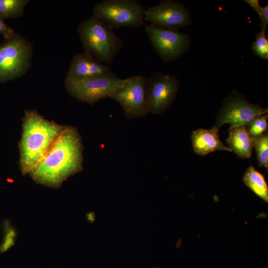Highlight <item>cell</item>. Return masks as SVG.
<instances>
[{
	"label": "cell",
	"instance_id": "10",
	"mask_svg": "<svg viewBox=\"0 0 268 268\" xmlns=\"http://www.w3.org/2000/svg\"><path fill=\"white\" fill-rule=\"evenodd\" d=\"M146 81L147 78L142 75L129 77L113 96L112 98L120 105L127 118H141L148 114L146 102Z\"/></svg>",
	"mask_w": 268,
	"mask_h": 268
},
{
	"label": "cell",
	"instance_id": "14",
	"mask_svg": "<svg viewBox=\"0 0 268 268\" xmlns=\"http://www.w3.org/2000/svg\"><path fill=\"white\" fill-rule=\"evenodd\" d=\"M229 130L226 139L228 148L241 158L251 157L254 145V138L248 134L245 125L235 127Z\"/></svg>",
	"mask_w": 268,
	"mask_h": 268
},
{
	"label": "cell",
	"instance_id": "11",
	"mask_svg": "<svg viewBox=\"0 0 268 268\" xmlns=\"http://www.w3.org/2000/svg\"><path fill=\"white\" fill-rule=\"evenodd\" d=\"M144 20L157 27L175 31L192 22L189 11L182 3L174 0H162L148 7L145 10Z\"/></svg>",
	"mask_w": 268,
	"mask_h": 268
},
{
	"label": "cell",
	"instance_id": "9",
	"mask_svg": "<svg viewBox=\"0 0 268 268\" xmlns=\"http://www.w3.org/2000/svg\"><path fill=\"white\" fill-rule=\"evenodd\" d=\"M152 47L164 62L175 61L188 50L191 43L188 34L160 28L153 24L145 26Z\"/></svg>",
	"mask_w": 268,
	"mask_h": 268
},
{
	"label": "cell",
	"instance_id": "21",
	"mask_svg": "<svg viewBox=\"0 0 268 268\" xmlns=\"http://www.w3.org/2000/svg\"><path fill=\"white\" fill-rule=\"evenodd\" d=\"M16 32L7 25L4 20L0 16V35H2L4 41L8 40L14 36Z\"/></svg>",
	"mask_w": 268,
	"mask_h": 268
},
{
	"label": "cell",
	"instance_id": "1",
	"mask_svg": "<svg viewBox=\"0 0 268 268\" xmlns=\"http://www.w3.org/2000/svg\"><path fill=\"white\" fill-rule=\"evenodd\" d=\"M82 154L83 145L77 130L64 127L49 151L29 174L38 183L58 187L82 169Z\"/></svg>",
	"mask_w": 268,
	"mask_h": 268
},
{
	"label": "cell",
	"instance_id": "2",
	"mask_svg": "<svg viewBox=\"0 0 268 268\" xmlns=\"http://www.w3.org/2000/svg\"><path fill=\"white\" fill-rule=\"evenodd\" d=\"M20 142V169L29 174L46 155L64 126L50 121L35 110H25Z\"/></svg>",
	"mask_w": 268,
	"mask_h": 268
},
{
	"label": "cell",
	"instance_id": "20",
	"mask_svg": "<svg viewBox=\"0 0 268 268\" xmlns=\"http://www.w3.org/2000/svg\"><path fill=\"white\" fill-rule=\"evenodd\" d=\"M259 16L261 22V30L266 31L268 24V5L262 6L258 0H245Z\"/></svg>",
	"mask_w": 268,
	"mask_h": 268
},
{
	"label": "cell",
	"instance_id": "16",
	"mask_svg": "<svg viewBox=\"0 0 268 268\" xmlns=\"http://www.w3.org/2000/svg\"><path fill=\"white\" fill-rule=\"evenodd\" d=\"M29 2V0H0V16L3 20L20 17Z\"/></svg>",
	"mask_w": 268,
	"mask_h": 268
},
{
	"label": "cell",
	"instance_id": "5",
	"mask_svg": "<svg viewBox=\"0 0 268 268\" xmlns=\"http://www.w3.org/2000/svg\"><path fill=\"white\" fill-rule=\"evenodd\" d=\"M32 53L31 43L17 33L0 44V82L25 74L30 67Z\"/></svg>",
	"mask_w": 268,
	"mask_h": 268
},
{
	"label": "cell",
	"instance_id": "7",
	"mask_svg": "<svg viewBox=\"0 0 268 268\" xmlns=\"http://www.w3.org/2000/svg\"><path fill=\"white\" fill-rule=\"evenodd\" d=\"M267 113V109L250 103L241 94L233 90L224 99L214 127L219 130L226 123L230 124L229 129L246 125L256 117Z\"/></svg>",
	"mask_w": 268,
	"mask_h": 268
},
{
	"label": "cell",
	"instance_id": "4",
	"mask_svg": "<svg viewBox=\"0 0 268 268\" xmlns=\"http://www.w3.org/2000/svg\"><path fill=\"white\" fill-rule=\"evenodd\" d=\"M145 10L136 0H104L94 5L92 15L113 29H137L144 25Z\"/></svg>",
	"mask_w": 268,
	"mask_h": 268
},
{
	"label": "cell",
	"instance_id": "19",
	"mask_svg": "<svg viewBox=\"0 0 268 268\" xmlns=\"http://www.w3.org/2000/svg\"><path fill=\"white\" fill-rule=\"evenodd\" d=\"M266 31L261 30L257 35L252 46L254 54L261 58L268 59V39Z\"/></svg>",
	"mask_w": 268,
	"mask_h": 268
},
{
	"label": "cell",
	"instance_id": "8",
	"mask_svg": "<svg viewBox=\"0 0 268 268\" xmlns=\"http://www.w3.org/2000/svg\"><path fill=\"white\" fill-rule=\"evenodd\" d=\"M179 85L174 75L156 72L147 78L146 102L148 113L160 114L168 109L175 100Z\"/></svg>",
	"mask_w": 268,
	"mask_h": 268
},
{
	"label": "cell",
	"instance_id": "6",
	"mask_svg": "<svg viewBox=\"0 0 268 268\" xmlns=\"http://www.w3.org/2000/svg\"><path fill=\"white\" fill-rule=\"evenodd\" d=\"M125 82V79L120 78L113 71L105 76L89 79L66 77L64 85L70 96L92 105L100 100L112 98Z\"/></svg>",
	"mask_w": 268,
	"mask_h": 268
},
{
	"label": "cell",
	"instance_id": "15",
	"mask_svg": "<svg viewBox=\"0 0 268 268\" xmlns=\"http://www.w3.org/2000/svg\"><path fill=\"white\" fill-rule=\"evenodd\" d=\"M243 181L256 195L264 201H268V187L265 179L261 173L252 166L249 167Z\"/></svg>",
	"mask_w": 268,
	"mask_h": 268
},
{
	"label": "cell",
	"instance_id": "22",
	"mask_svg": "<svg viewBox=\"0 0 268 268\" xmlns=\"http://www.w3.org/2000/svg\"></svg>",
	"mask_w": 268,
	"mask_h": 268
},
{
	"label": "cell",
	"instance_id": "17",
	"mask_svg": "<svg viewBox=\"0 0 268 268\" xmlns=\"http://www.w3.org/2000/svg\"><path fill=\"white\" fill-rule=\"evenodd\" d=\"M258 164L268 169V133L265 132L254 138V145Z\"/></svg>",
	"mask_w": 268,
	"mask_h": 268
},
{
	"label": "cell",
	"instance_id": "12",
	"mask_svg": "<svg viewBox=\"0 0 268 268\" xmlns=\"http://www.w3.org/2000/svg\"><path fill=\"white\" fill-rule=\"evenodd\" d=\"M112 72L109 66L98 62L82 52L73 56L66 77L77 79H89L105 76Z\"/></svg>",
	"mask_w": 268,
	"mask_h": 268
},
{
	"label": "cell",
	"instance_id": "13",
	"mask_svg": "<svg viewBox=\"0 0 268 268\" xmlns=\"http://www.w3.org/2000/svg\"><path fill=\"white\" fill-rule=\"evenodd\" d=\"M218 131L214 126L210 129H199L193 131L191 139L194 152L205 155L215 151H231L219 139Z\"/></svg>",
	"mask_w": 268,
	"mask_h": 268
},
{
	"label": "cell",
	"instance_id": "18",
	"mask_svg": "<svg viewBox=\"0 0 268 268\" xmlns=\"http://www.w3.org/2000/svg\"><path fill=\"white\" fill-rule=\"evenodd\" d=\"M268 113L260 115L245 125L248 134L255 138L266 132L268 129Z\"/></svg>",
	"mask_w": 268,
	"mask_h": 268
},
{
	"label": "cell",
	"instance_id": "3",
	"mask_svg": "<svg viewBox=\"0 0 268 268\" xmlns=\"http://www.w3.org/2000/svg\"><path fill=\"white\" fill-rule=\"evenodd\" d=\"M77 30L83 52L103 65H111L124 46L113 28L93 15L81 22Z\"/></svg>",
	"mask_w": 268,
	"mask_h": 268
}]
</instances>
